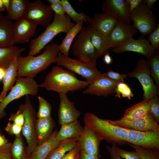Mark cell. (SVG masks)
Returning <instances> with one entry per match:
<instances>
[{
	"label": "cell",
	"mask_w": 159,
	"mask_h": 159,
	"mask_svg": "<svg viewBox=\"0 0 159 159\" xmlns=\"http://www.w3.org/2000/svg\"><path fill=\"white\" fill-rule=\"evenodd\" d=\"M115 93L116 94L115 97L119 98L122 97L130 100L134 96V94L130 87L123 82L117 84Z\"/></svg>",
	"instance_id": "obj_38"
},
{
	"label": "cell",
	"mask_w": 159,
	"mask_h": 159,
	"mask_svg": "<svg viewBox=\"0 0 159 159\" xmlns=\"http://www.w3.org/2000/svg\"><path fill=\"white\" fill-rule=\"evenodd\" d=\"M83 22V21H81L75 24V26L66 34L61 43L59 45L60 53L65 56H68L72 43L82 28Z\"/></svg>",
	"instance_id": "obj_29"
},
{
	"label": "cell",
	"mask_w": 159,
	"mask_h": 159,
	"mask_svg": "<svg viewBox=\"0 0 159 159\" xmlns=\"http://www.w3.org/2000/svg\"><path fill=\"white\" fill-rule=\"evenodd\" d=\"M47 1L51 5L59 3L61 0H48Z\"/></svg>",
	"instance_id": "obj_56"
},
{
	"label": "cell",
	"mask_w": 159,
	"mask_h": 159,
	"mask_svg": "<svg viewBox=\"0 0 159 159\" xmlns=\"http://www.w3.org/2000/svg\"><path fill=\"white\" fill-rule=\"evenodd\" d=\"M101 141L93 131L85 125L78 140L80 150L100 157L99 144Z\"/></svg>",
	"instance_id": "obj_20"
},
{
	"label": "cell",
	"mask_w": 159,
	"mask_h": 159,
	"mask_svg": "<svg viewBox=\"0 0 159 159\" xmlns=\"http://www.w3.org/2000/svg\"><path fill=\"white\" fill-rule=\"evenodd\" d=\"M84 122L85 125L93 131L101 141L122 145L127 139V129L112 125L109 120L101 119L92 113L85 114Z\"/></svg>",
	"instance_id": "obj_3"
},
{
	"label": "cell",
	"mask_w": 159,
	"mask_h": 159,
	"mask_svg": "<svg viewBox=\"0 0 159 159\" xmlns=\"http://www.w3.org/2000/svg\"><path fill=\"white\" fill-rule=\"evenodd\" d=\"M89 85L86 80L78 79L74 72L57 65L52 67L39 86L59 94L85 89Z\"/></svg>",
	"instance_id": "obj_2"
},
{
	"label": "cell",
	"mask_w": 159,
	"mask_h": 159,
	"mask_svg": "<svg viewBox=\"0 0 159 159\" xmlns=\"http://www.w3.org/2000/svg\"><path fill=\"white\" fill-rule=\"evenodd\" d=\"M103 74L111 80L118 83L124 82V79L127 76V74H120L111 69H109Z\"/></svg>",
	"instance_id": "obj_42"
},
{
	"label": "cell",
	"mask_w": 159,
	"mask_h": 159,
	"mask_svg": "<svg viewBox=\"0 0 159 159\" xmlns=\"http://www.w3.org/2000/svg\"><path fill=\"white\" fill-rule=\"evenodd\" d=\"M55 125V122L51 117L36 120L35 129L38 145L43 143L50 137Z\"/></svg>",
	"instance_id": "obj_25"
},
{
	"label": "cell",
	"mask_w": 159,
	"mask_h": 159,
	"mask_svg": "<svg viewBox=\"0 0 159 159\" xmlns=\"http://www.w3.org/2000/svg\"><path fill=\"white\" fill-rule=\"evenodd\" d=\"M80 148L78 141L75 146L61 159H79Z\"/></svg>",
	"instance_id": "obj_46"
},
{
	"label": "cell",
	"mask_w": 159,
	"mask_h": 159,
	"mask_svg": "<svg viewBox=\"0 0 159 159\" xmlns=\"http://www.w3.org/2000/svg\"><path fill=\"white\" fill-rule=\"evenodd\" d=\"M143 1L147 7L151 11H153L155 4L157 1L156 0H144Z\"/></svg>",
	"instance_id": "obj_51"
},
{
	"label": "cell",
	"mask_w": 159,
	"mask_h": 159,
	"mask_svg": "<svg viewBox=\"0 0 159 159\" xmlns=\"http://www.w3.org/2000/svg\"><path fill=\"white\" fill-rule=\"evenodd\" d=\"M29 95L25 96L24 104L19 107L24 112V121L22 127V134L27 144L26 150L29 154L34 150L38 145L35 125L37 113Z\"/></svg>",
	"instance_id": "obj_7"
},
{
	"label": "cell",
	"mask_w": 159,
	"mask_h": 159,
	"mask_svg": "<svg viewBox=\"0 0 159 159\" xmlns=\"http://www.w3.org/2000/svg\"><path fill=\"white\" fill-rule=\"evenodd\" d=\"M71 46L73 55L78 59L94 62H96L99 57L85 27H82L73 40Z\"/></svg>",
	"instance_id": "obj_9"
},
{
	"label": "cell",
	"mask_w": 159,
	"mask_h": 159,
	"mask_svg": "<svg viewBox=\"0 0 159 159\" xmlns=\"http://www.w3.org/2000/svg\"><path fill=\"white\" fill-rule=\"evenodd\" d=\"M86 28L99 57L108 53L111 48L108 36L89 25Z\"/></svg>",
	"instance_id": "obj_22"
},
{
	"label": "cell",
	"mask_w": 159,
	"mask_h": 159,
	"mask_svg": "<svg viewBox=\"0 0 159 159\" xmlns=\"http://www.w3.org/2000/svg\"><path fill=\"white\" fill-rule=\"evenodd\" d=\"M37 25L23 17L14 23V45L28 42L36 34Z\"/></svg>",
	"instance_id": "obj_17"
},
{
	"label": "cell",
	"mask_w": 159,
	"mask_h": 159,
	"mask_svg": "<svg viewBox=\"0 0 159 159\" xmlns=\"http://www.w3.org/2000/svg\"><path fill=\"white\" fill-rule=\"evenodd\" d=\"M12 144L8 143L0 147V159H12L11 151Z\"/></svg>",
	"instance_id": "obj_45"
},
{
	"label": "cell",
	"mask_w": 159,
	"mask_h": 159,
	"mask_svg": "<svg viewBox=\"0 0 159 159\" xmlns=\"http://www.w3.org/2000/svg\"><path fill=\"white\" fill-rule=\"evenodd\" d=\"M17 57L15 58L6 69L5 74L2 81L3 87L0 95V102L6 96L8 91L10 90L16 82L17 77L18 64Z\"/></svg>",
	"instance_id": "obj_24"
},
{
	"label": "cell",
	"mask_w": 159,
	"mask_h": 159,
	"mask_svg": "<svg viewBox=\"0 0 159 159\" xmlns=\"http://www.w3.org/2000/svg\"><path fill=\"white\" fill-rule=\"evenodd\" d=\"M150 71V75L155 84L159 89V53L157 51L148 59Z\"/></svg>",
	"instance_id": "obj_36"
},
{
	"label": "cell",
	"mask_w": 159,
	"mask_h": 159,
	"mask_svg": "<svg viewBox=\"0 0 159 159\" xmlns=\"http://www.w3.org/2000/svg\"><path fill=\"white\" fill-rule=\"evenodd\" d=\"M2 2L5 6L6 11L9 9L11 0H1Z\"/></svg>",
	"instance_id": "obj_55"
},
{
	"label": "cell",
	"mask_w": 159,
	"mask_h": 159,
	"mask_svg": "<svg viewBox=\"0 0 159 159\" xmlns=\"http://www.w3.org/2000/svg\"><path fill=\"white\" fill-rule=\"evenodd\" d=\"M150 111L147 102L145 101L136 104L127 109L121 120H130L139 118Z\"/></svg>",
	"instance_id": "obj_31"
},
{
	"label": "cell",
	"mask_w": 159,
	"mask_h": 159,
	"mask_svg": "<svg viewBox=\"0 0 159 159\" xmlns=\"http://www.w3.org/2000/svg\"><path fill=\"white\" fill-rule=\"evenodd\" d=\"M53 17L52 22L44 31L30 42L28 55L34 56L39 53L56 35L62 32L66 34L75 24L66 14L60 16L54 13Z\"/></svg>",
	"instance_id": "obj_4"
},
{
	"label": "cell",
	"mask_w": 159,
	"mask_h": 159,
	"mask_svg": "<svg viewBox=\"0 0 159 159\" xmlns=\"http://www.w3.org/2000/svg\"><path fill=\"white\" fill-rule=\"evenodd\" d=\"M116 151L121 158L124 159H141L135 151H129L120 148L117 146Z\"/></svg>",
	"instance_id": "obj_43"
},
{
	"label": "cell",
	"mask_w": 159,
	"mask_h": 159,
	"mask_svg": "<svg viewBox=\"0 0 159 159\" xmlns=\"http://www.w3.org/2000/svg\"><path fill=\"white\" fill-rule=\"evenodd\" d=\"M22 127L9 122L5 128V131L10 135H14L16 136L20 135Z\"/></svg>",
	"instance_id": "obj_44"
},
{
	"label": "cell",
	"mask_w": 159,
	"mask_h": 159,
	"mask_svg": "<svg viewBox=\"0 0 159 159\" xmlns=\"http://www.w3.org/2000/svg\"><path fill=\"white\" fill-rule=\"evenodd\" d=\"M112 125L135 130L159 131V125L149 111L142 117L130 120H109Z\"/></svg>",
	"instance_id": "obj_12"
},
{
	"label": "cell",
	"mask_w": 159,
	"mask_h": 159,
	"mask_svg": "<svg viewBox=\"0 0 159 159\" xmlns=\"http://www.w3.org/2000/svg\"><path fill=\"white\" fill-rule=\"evenodd\" d=\"M130 77L137 79L143 91V101L147 102L159 94V89L156 87L150 75V65L148 60H138L135 67L127 74Z\"/></svg>",
	"instance_id": "obj_8"
},
{
	"label": "cell",
	"mask_w": 159,
	"mask_h": 159,
	"mask_svg": "<svg viewBox=\"0 0 159 159\" xmlns=\"http://www.w3.org/2000/svg\"><path fill=\"white\" fill-rule=\"evenodd\" d=\"M117 20L111 15L103 12L96 14L93 18L89 16L87 23L89 25L108 36Z\"/></svg>",
	"instance_id": "obj_21"
},
{
	"label": "cell",
	"mask_w": 159,
	"mask_h": 159,
	"mask_svg": "<svg viewBox=\"0 0 159 159\" xmlns=\"http://www.w3.org/2000/svg\"><path fill=\"white\" fill-rule=\"evenodd\" d=\"M53 11L50 5L38 0L29 3L24 17L37 25L47 26L52 19Z\"/></svg>",
	"instance_id": "obj_11"
},
{
	"label": "cell",
	"mask_w": 159,
	"mask_h": 159,
	"mask_svg": "<svg viewBox=\"0 0 159 159\" xmlns=\"http://www.w3.org/2000/svg\"><path fill=\"white\" fill-rule=\"evenodd\" d=\"M38 99L39 108L37 113V117L38 118H42L51 117L52 112L51 105L47 100L41 96H38Z\"/></svg>",
	"instance_id": "obj_37"
},
{
	"label": "cell",
	"mask_w": 159,
	"mask_h": 159,
	"mask_svg": "<svg viewBox=\"0 0 159 159\" xmlns=\"http://www.w3.org/2000/svg\"><path fill=\"white\" fill-rule=\"evenodd\" d=\"M126 142L141 147L159 149V131H141L128 129Z\"/></svg>",
	"instance_id": "obj_14"
},
{
	"label": "cell",
	"mask_w": 159,
	"mask_h": 159,
	"mask_svg": "<svg viewBox=\"0 0 159 159\" xmlns=\"http://www.w3.org/2000/svg\"><path fill=\"white\" fill-rule=\"evenodd\" d=\"M3 15L1 13H0V18H1Z\"/></svg>",
	"instance_id": "obj_58"
},
{
	"label": "cell",
	"mask_w": 159,
	"mask_h": 159,
	"mask_svg": "<svg viewBox=\"0 0 159 159\" xmlns=\"http://www.w3.org/2000/svg\"><path fill=\"white\" fill-rule=\"evenodd\" d=\"M130 17L133 23L132 26L143 37L149 34L158 24L153 12L147 7L143 0L130 13Z\"/></svg>",
	"instance_id": "obj_10"
},
{
	"label": "cell",
	"mask_w": 159,
	"mask_h": 159,
	"mask_svg": "<svg viewBox=\"0 0 159 159\" xmlns=\"http://www.w3.org/2000/svg\"><path fill=\"white\" fill-rule=\"evenodd\" d=\"M9 120L14 124L22 127L24 121V112L19 107L16 112L10 114Z\"/></svg>",
	"instance_id": "obj_41"
},
{
	"label": "cell",
	"mask_w": 159,
	"mask_h": 159,
	"mask_svg": "<svg viewBox=\"0 0 159 159\" xmlns=\"http://www.w3.org/2000/svg\"><path fill=\"white\" fill-rule=\"evenodd\" d=\"M150 108V112L155 120L159 122V97L155 96L147 102Z\"/></svg>",
	"instance_id": "obj_39"
},
{
	"label": "cell",
	"mask_w": 159,
	"mask_h": 159,
	"mask_svg": "<svg viewBox=\"0 0 159 159\" xmlns=\"http://www.w3.org/2000/svg\"><path fill=\"white\" fill-rule=\"evenodd\" d=\"M100 157L88 154L80 150L79 159H99Z\"/></svg>",
	"instance_id": "obj_49"
},
{
	"label": "cell",
	"mask_w": 159,
	"mask_h": 159,
	"mask_svg": "<svg viewBox=\"0 0 159 159\" xmlns=\"http://www.w3.org/2000/svg\"></svg>",
	"instance_id": "obj_59"
},
{
	"label": "cell",
	"mask_w": 159,
	"mask_h": 159,
	"mask_svg": "<svg viewBox=\"0 0 159 159\" xmlns=\"http://www.w3.org/2000/svg\"><path fill=\"white\" fill-rule=\"evenodd\" d=\"M39 87V85L34 78L17 77L15 84L10 92L0 102V120L6 115L5 109L9 103L24 96L37 95Z\"/></svg>",
	"instance_id": "obj_6"
},
{
	"label": "cell",
	"mask_w": 159,
	"mask_h": 159,
	"mask_svg": "<svg viewBox=\"0 0 159 159\" xmlns=\"http://www.w3.org/2000/svg\"><path fill=\"white\" fill-rule=\"evenodd\" d=\"M83 127L78 120L69 123L61 125L58 132L56 138L59 141L74 138H78L81 135Z\"/></svg>",
	"instance_id": "obj_27"
},
{
	"label": "cell",
	"mask_w": 159,
	"mask_h": 159,
	"mask_svg": "<svg viewBox=\"0 0 159 159\" xmlns=\"http://www.w3.org/2000/svg\"><path fill=\"white\" fill-rule=\"evenodd\" d=\"M25 48H20L15 46L0 47V67L6 69L13 60L20 56Z\"/></svg>",
	"instance_id": "obj_28"
},
{
	"label": "cell",
	"mask_w": 159,
	"mask_h": 159,
	"mask_svg": "<svg viewBox=\"0 0 159 159\" xmlns=\"http://www.w3.org/2000/svg\"><path fill=\"white\" fill-rule=\"evenodd\" d=\"M50 6L53 11L54 12V13L60 16H63L66 14L64 7L60 2Z\"/></svg>",
	"instance_id": "obj_47"
},
{
	"label": "cell",
	"mask_w": 159,
	"mask_h": 159,
	"mask_svg": "<svg viewBox=\"0 0 159 159\" xmlns=\"http://www.w3.org/2000/svg\"><path fill=\"white\" fill-rule=\"evenodd\" d=\"M58 131L56 129L50 137L42 144L38 145L30 154L29 159H46L51 152L57 147L60 141L56 138Z\"/></svg>",
	"instance_id": "obj_23"
},
{
	"label": "cell",
	"mask_w": 159,
	"mask_h": 159,
	"mask_svg": "<svg viewBox=\"0 0 159 159\" xmlns=\"http://www.w3.org/2000/svg\"><path fill=\"white\" fill-rule=\"evenodd\" d=\"M103 12L113 16L118 20L130 24L129 5L127 0H106L103 3Z\"/></svg>",
	"instance_id": "obj_18"
},
{
	"label": "cell",
	"mask_w": 159,
	"mask_h": 159,
	"mask_svg": "<svg viewBox=\"0 0 159 159\" xmlns=\"http://www.w3.org/2000/svg\"><path fill=\"white\" fill-rule=\"evenodd\" d=\"M103 60L105 63L107 65L110 64L112 62V59L108 53L104 55Z\"/></svg>",
	"instance_id": "obj_52"
},
{
	"label": "cell",
	"mask_w": 159,
	"mask_h": 159,
	"mask_svg": "<svg viewBox=\"0 0 159 159\" xmlns=\"http://www.w3.org/2000/svg\"><path fill=\"white\" fill-rule=\"evenodd\" d=\"M60 3L64 7L66 14L76 24L81 21L87 22L89 16L84 12H77L68 0H61Z\"/></svg>",
	"instance_id": "obj_34"
},
{
	"label": "cell",
	"mask_w": 159,
	"mask_h": 159,
	"mask_svg": "<svg viewBox=\"0 0 159 159\" xmlns=\"http://www.w3.org/2000/svg\"><path fill=\"white\" fill-rule=\"evenodd\" d=\"M13 25L14 22L6 16L0 18V47L14 45Z\"/></svg>",
	"instance_id": "obj_26"
},
{
	"label": "cell",
	"mask_w": 159,
	"mask_h": 159,
	"mask_svg": "<svg viewBox=\"0 0 159 159\" xmlns=\"http://www.w3.org/2000/svg\"><path fill=\"white\" fill-rule=\"evenodd\" d=\"M29 3V0H11L6 16L11 21L13 20L16 21L23 17Z\"/></svg>",
	"instance_id": "obj_30"
},
{
	"label": "cell",
	"mask_w": 159,
	"mask_h": 159,
	"mask_svg": "<svg viewBox=\"0 0 159 159\" xmlns=\"http://www.w3.org/2000/svg\"><path fill=\"white\" fill-rule=\"evenodd\" d=\"M57 65L62 66L74 73L81 76L91 84L102 73L97 68L96 62H88L72 59L59 53L57 59Z\"/></svg>",
	"instance_id": "obj_5"
},
{
	"label": "cell",
	"mask_w": 159,
	"mask_h": 159,
	"mask_svg": "<svg viewBox=\"0 0 159 159\" xmlns=\"http://www.w3.org/2000/svg\"><path fill=\"white\" fill-rule=\"evenodd\" d=\"M58 44H47L42 52L36 56L21 55L17 58L18 64L17 77L34 78L39 72L46 69L52 64L57 63L59 53Z\"/></svg>",
	"instance_id": "obj_1"
},
{
	"label": "cell",
	"mask_w": 159,
	"mask_h": 159,
	"mask_svg": "<svg viewBox=\"0 0 159 159\" xmlns=\"http://www.w3.org/2000/svg\"><path fill=\"white\" fill-rule=\"evenodd\" d=\"M148 40L151 45L157 51L159 49V24L149 34Z\"/></svg>",
	"instance_id": "obj_40"
},
{
	"label": "cell",
	"mask_w": 159,
	"mask_h": 159,
	"mask_svg": "<svg viewBox=\"0 0 159 159\" xmlns=\"http://www.w3.org/2000/svg\"><path fill=\"white\" fill-rule=\"evenodd\" d=\"M112 51L116 54L126 52H136L148 59L157 51L151 45L148 39L144 38L135 39L133 37L120 46L112 48Z\"/></svg>",
	"instance_id": "obj_13"
},
{
	"label": "cell",
	"mask_w": 159,
	"mask_h": 159,
	"mask_svg": "<svg viewBox=\"0 0 159 159\" xmlns=\"http://www.w3.org/2000/svg\"><path fill=\"white\" fill-rule=\"evenodd\" d=\"M78 140V138H74L60 141L57 146L51 152L46 159H61L67 152L75 146Z\"/></svg>",
	"instance_id": "obj_32"
},
{
	"label": "cell",
	"mask_w": 159,
	"mask_h": 159,
	"mask_svg": "<svg viewBox=\"0 0 159 159\" xmlns=\"http://www.w3.org/2000/svg\"><path fill=\"white\" fill-rule=\"evenodd\" d=\"M129 5L130 13L132 12L142 2V0H127Z\"/></svg>",
	"instance_id": "obj_50"
},
{
	"label": "cell",
	"mask_w": 159,
	"mask_h": 159,
	"mask_svg": "<svg viewBox=\"0 0 159 159\" xmlns=\"http://www.w3.org/2000/svg\"><path fill=\"white\" fill-rule=\"evenodd\" d=\"M133 148L141 159H159V149L141 147L124 142Z\"/></svg>",
	"instance_id": "obj_35"
},
{
	"label": "cell",
	"mask_w": 159,
	"mask_h": 159,
	"mask_svg": "<svg viewBox=\"0 0 159 159\" xmlns=\"http://www.w3.org/2000/svg\"><path fill=\"white\" fill-rule=\"evenodd\" d=\"M6 69L0 67V82L2 81L4 76Z\"/></svg>",
	"instance_id": "obj_54"
},
{
	"label": "cell",
	"mask_w": 159,
	"mask_h": 159,
	"mask_svg": "<svg viewBox=\"0 0 159 159\" xmlns=\"http://www.w3.org/2000/svg\"><path fill=\"white\" fill-rule=\"evenodd\" d=\"M118 83L109 79L103 74L83 91L84 94L106 97L114 94Z\"/></svg>",
	"instance_id": "obj_19"
},
{
	"label": "cell",
	"mask_w": 159,
	"mask_h": 159,
	"mask_svg": "<svg viewBox=\"0 0 159 159\" xmlns=\"http://www.w3.org/2000/svg\"><path fill=\"white\" fill-rule=\"evenodd\" d=\"M117 144L115 143H112L111 147L106 145L107 148L109 153L110 159H122L117 153L116 151Z\"/></svg>",
	"instance_id": "obj_48"
},
{
	"label": "cell",
	"mask_w": 159,
	"mask_h": 159,
	"mask_svg": "<svg viewBox=\"0 0 159 159\" xmlns=\"http://www.w3.org/2000/svg\"><path fill=\"white\" fill-rule=\"evenodd\" d=\"M8 143L7 140L4 136L0 134V147L6 145Z\"/></svg>",
	"instance_id": "obj_53"
},
{
	"label": "cell",
	"mask_w": 159,
	"mask_h": 159,
	"mask_svg": "<svg viewBox=\"0 0 159 159\" xmlns=\"http://www.w3.org/2000/svg\"><path fill=\"white\" fill-rule=\"evenodd\" d=\"M6 8L4 6L1 0H0V13L4 11Z\"/></svg>",
	"instance_id": "obj_57"
},
{
	"label": "cell",
	"mask_w": 159,
	"mask_h": 159,
	"mask_svg": "<svg viewBox=\"0 0 159 159\" xmlns=\"http://www.w3.org/2000/svg\"><path fill=\"white\" fill-rule=\"evenodd\" d=\"M11 151L12 159H29L30 155L25 148L21 135L15 136Z\"/></svg>",
	"instance_id": "obj_33"
},
{
	"label": "cell",
	"mask_w": 159,
	"mask_h": 159,
	"mask_svg": "<svg viewBox=\"0 0 159 159\" xmlns=\"http://www.w3.org/2000/svg\"><path fill=\"white\" fill-rule=\"evenodd\" d=\"M138 31L130 24L118 20L108 36L111 48L121 45L132 37Z\"/></svg>",
	"instance_id": "obj_15"
},
{
	"label": "cell",
	"mask_w": 159,
	"mask_h": 159,
	"mask_svg": "<svg viewBox=\"0 0 159 159\" xmlns=\"http://www.w3.org/2000/svg\"><path fill=\"white\" fill-rule=\"evenodd\" d=\"M60 102L58 110V120L61 125L78 120L81 114L74 103L68 98L67 93L59 94Z\"/></svg>",
	"instance_id": "obj_16"
}]
</instances>
